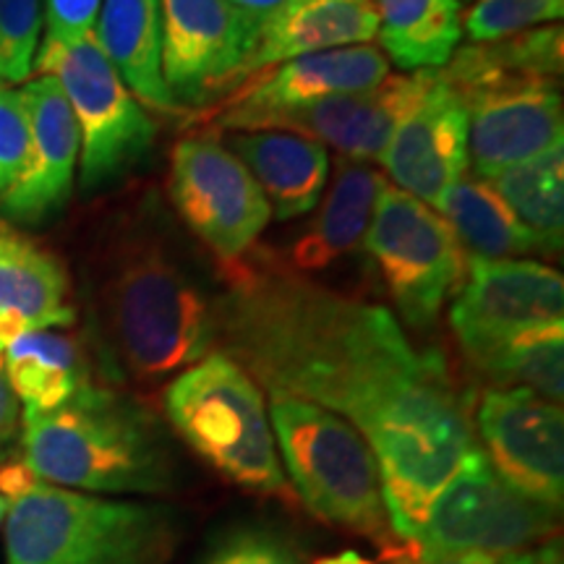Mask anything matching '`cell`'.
Segmentation results:
<instances>
[{"instance_id":"38","label":"cell","mask_w":564,"mask_h":564,"mask_svg":"<svg viewBox=\"0 0 564 564\" xmlns=\"http://www.w3.org/2000/svg\"><path fill=\"white\" fill-rule=\"evenodd\" d=\"M314 564H377V562L366 560V556L358 552H340L333 556H322V560H316Z\"/></svg>"},{"instance_id":"1","label":"cell","mask_w":564,"mask_h":564,"mask_svg":"<svg viewBox=\"0 0 564 564\" xmlns=\"http://www.w3.org/2000/svg\"><path fill=\"white\" fill-rule=\"evenodd\" d=\"M217 350L270 394L340 415L379 463L398 539L419 535L429 505L474 447L468 398L440 350H419L398 316L262 253L225 267Z\"/></svg>"},{"instance_id":"40","label":"cell","mask_w":564,"mask_h":564,"mask_svg":"<svg viewBox=\"0 0 564 564\" xmlns=\"http://www.w3.org/2000/svg\"><path fill=\"white\" fill-rule=\"evenodd\" d=\"M460 3H463V0H460ZM468 3H470V0H468Z\"/></svg>"},{"instance_id":"21","label":"cell","mask_w":564,"mask_h":564,"mask_svg":"<svg viewBox=\"0 0 564 564\" xmlns=\"http://www.w3.org/2000/svg\"><path fill=\"white\" fill-rule=\"evenodd\" d=\"M225 147L249 167L278 220H293L319 204L329 154L319 141L288 131H230Z\"/></svg>"},{"instance_id":"39","label":"cell","mask_w":564,"mask_h":564,"mask_svg":"<svg viewBox=\"0 0 564 564\" xmlns=\"http://www.w3.org/2000/svg\"><path fill=\"white\" fill-rule=\"evenodd\" d=\"M3 518H6V499L0 497V523H3Z\"/></svg>"},{"instance_id":"2","label":"cell","mask_w":564,"mask_h":564,"mask_svg":"<svg viewBox=\"0 0 564 564\" xmlns=\"http://www.w3.org/2000/svg\"><path fill=\"white\" fill-rule=\"evenodd\" d=\"M21 463L42 481L97 497H158L178 486L173 444L131 394L87 384L58 411L21 413Z\"/></svg>"},{"instance_id":"14","label":"cell","mask_w":564,"mask_h":564,"mask_svg":"<svg viewBox=\"0 0 564 564\" xmlns=\"http://www.w3.org/2000/svg\"><path fill=\"white\" fill-rule=\"evenodd\" d=\"M476 429L491 468L535 502L560 510L564 497L562 408L528 390H486Z\"/></svg>"},{"instance_id":"16","label":"cell","mask_w":564,"mask_h":564,"mask_svg":"<svg viewBox=\"0 0 564 564\" xmlns=\"http://www.w3.org/2000/svg\"><path fill=\"white\" fill-rule=\"evenodd\" d=\"M434 70H413L408 76H387L373 89L335 95L299 108L272 110L253 118L241 131H288L335 147L340 158L379 160L394 129L434 84Z\"/></svg>"},{"instance_id":"27","label":"cell","mask_w":564,"mask_h":564,"mask_svg":"<svg viewBox=\"0 0 564 564\" xmlns=\"http://www.w3.org/2000/svg\"><path fill=\"white\" fill-rule=\"evenodd\" d=\"M502 196L520 225L539 238L544 253L562 249L564 236V158L562 150L546 152L507 167L486 181Z\"/></svg>"},{"instance_id":"37","label":"cell","mask_w":564,"mask_h":564,"mask_svg":"<svg viewBox=\"0 0 564 564\" xmlns=\"http://www.w3.org/2000/svg\"><path fill=\"white\" fill-rule=\"evenodd\" d=\"M228 3L236 6L238 11H243L246 17H251L257 24H262V21L270 17V13L278 11L285 0H228Z\"/></svg>"},{"instance_id":"11","label":"cell","mask_w":564,"mask_h":564,"mask_svg":"<svg viewBox=\"0 0 564 564\" xmlns=\"http://www.w3.org/2000/svg\"><path fill=\"white\" fill-rule=\"evenodd\" d=\"M167 194L181 220L223 267L249 257L272 217L249 167L212 133H196L173 147Z\"/></svg>"},{"instance_id":"32","label":"cell","mask_w":564,"mask_h":564,"mask_svg":"<svg viewBox=\"0 0 564 564\" xmlns=\"http://www.w3.org/2000/svg\"><path fill=\"white\" fill-rule=\"evenodd\" d=\"M30 112L21 89L0 87V199L19 181L30 154Z\"/></svg>"},{"instance_id":"25","label":"cell","mask_w":564,"mask_h":564,"mask_svg":"<svg viewBox=\"0 0 564 564\" xmlns=\"http://www.w3.org/2000/svg\"><path fill=\"white\" fill-rule=\"evenodd\" d=\"M377 40L403 70L442 68L463 40L460 0H373Z\"/></svg>"},{"instance_id":"26","label":"cell","mask_w":564,"mask_h":564,"mask_svg":"<svg viewBox=\"0 0 564 564\" xmlns=\"http://www.w3.org/2000/svg\"><path fill=\"white\" fill-rule=\"evenodd\" d=\"M434 212L447 220L465 257L470 259H520L525 253H544L533 232L520 225L486 181L460 178L442 196Z\"/></svg>"},{"instance_id":"6","label":"cell","mask_w":564,"mask_h":564,"mask_svg":"<svg viewBox=\"0 0 564 564\" xmlns=\"http://www.w3.org/2000/svg\"><path fill=\"white\" fill-rule=\"evenodd\" d=\"M270 423L288 481L316 518L379 546L394 539L379 463L348 421L306 400L270 394Z\"/></svg>"},{"instance_id":"17","label":"cell","mask_w":564,"mask_h":564,"mask_svg":"<svg viewBox=\"0 0 564 564\" xmlns=\"http://www.w3.org/2000/svg\"><path fill=\"white\" fill-rule=\"evenodd\" d=\"M30 112V154L19 181L0 199L13 223L42 225L61 215L79 167L82 137L74 110L53 76H37L21 87Z\"/></svg>"},{"instance_id":"12","label":"cell","mask_w":564,"mask_h":564,"mask_svg":"<svg viewBox=\"0 0 564 564\" xmlns=\"http://www.w3.org/2000/svg\"><path fill=\"white\" fill-rule=\"evenodd\" d=\"M449 324L470 364L533 329L564 324V280L533 259H468Z\"/></svg>"},{"instance_id":"13","label":"cell","mask_w":564,"mask_h":564,"mask_svg":"<svg viewBox=\"0 0 564 564\" xmlns=\"http://www.w3.org/2000/svg\"><path fill=\"white\" fill-rule=\"evenodd\" d=\"M162 82L178 108L215 105L241 82L259 24L228 0H160Z\"/></svg>"},{"instance_id":"10","label":"cell","mask_w":564,"mask_h":564,"mask_svg":"<svg viewBox=\"0 0 564 564\" xmlns=\"http://www.w3.org/2000/svg\"><path fill=\"white\" fill-rule=\"evenodd\" d=\"M556 514L554 507L512 489L491 468L484 447L474 444L429 505L413 541L442 552H481L505 560L549 539Z\"/></svg>"},{"instance_id":"34","label":"cell","mask_w":564,"mask_h":564,"mask_svg":"<svg viewBox=\"0 0 564 564\" xmlns=\"http://www.w3.org/2000/svg\"><path fill=\"white\" fill-rule=\"evenodd\" d=\"M382 560L384 564H499V560L481 552H442L398 535L382 544Z\"/></svg>"},{"instance_id":"3","label":"cell","mask_w":564,"mask_h":564,"mask_svg":"<svg viewBox=\"0 0 564 564\" xmlns=\"http://www.w3.org/2000/svg\"><path fill=\"white\" fill-rule=\"evenodd\" d=\"M6 564H171L178 514L42 481L24 463L0 465Z\"/></svg>"},{"instance_id":"35","label":"cell","mask_w":564,"mask_h":564,"mask_svg":"<svg viewBox=\"0 0 564 564\" xmlns=\"http://www.w3.org/2000/svg\"><path fill=\"white\" fill-rule=\"evenodd\" d=\"M21 436V405L0 366V460L11 453Z\"/></svg>"},{"instance_id":"9","label":"cell","mask_w":564,"mask_h":564,"mask_svg":"<svg viewBox=\"0 0 564 564\" xmlns=\"http://www.w3.org/2000/svg\"><path fill=\"white\" fill-rule=\"evenodd\" d=\"M364 246L411 327H432L444 303L463 288L468 257L453 228L440 212L400 188L384 186L379 194Z\"/></svg>"},{"instance_id":"28","label":"cell","mask_w":564,"mask_h":564,"mask_svg":"<svg viewBox=\"0 0 564 564\" xmlns=\"http://www.w3.org/2000/svg\"><path fill=\"white\" fill-rule=\"evenodd\" d=\"M474 369L497 390H528L560 405L564 394V324L512 337Z\"/></svg>"},{"instance_id":"36","label":"cell","mask_w":564,"mask_h":564,"mask_svg":"<svg viewBox=\"0 0 564 564\" xmlns=\"http://www.w3.org/2000/svg\"><path fill=\"white\" fill-rule=\"evenodd\" d=\"M499 564H562V546L549 541V544L539 549H528V552L505 556Z\"/></svg>"},{"instance_id":"15","label":"cell","mask_w":564,"mask_h":564,"mask_svg":"<svg viewBox=\"0 0 564 564\" xmlns=\"http://www.w3.org/2000/svg\"><path fill=\"white\" fill-rule=\"evenodd\" d=\"M390 76V63L377 45H352L278 63L259 70L194 118L192 126L217 131H241L253 118L272 110L299 108L335 95L373 89Z\"/></svg>"},{"instance_id":"22","label":"cell","mask_w":564,"mask_h":564,"mask_svg":"<svg viewBox=\"0 0 564 564\" xmlns=\"http://www.w3.org/2000/svg\"><path fill=\"white\" fill-rule=\"evenodd\" d=\"M384 186V173L377 167L345 158L337 160L333 188L324 199L319 217L306 230V236L293 243L288 267L299 274L322 272L345 253L358 249Z\"/></svg>"},{"instance_id":"30","label":"cell","mask_w":564,"mask_h":564,"mask_svg":"<svg viewBox=\"0 0 564 564\" xmlns=\"http://www.w3.org/2000/svg\"><path fill=\"white\" fill-rule=\"evenodd\" d=\"M42 0H0V87L26 84L42 37Z\"/></svg>"},{"instance_id":"19","label":"cell","mask_w":564,"mask_h":564,"mask_svg":"<svg viewBox=\"0 0 564 564\" xmlns=\"http://www.w3.org/2000/svg\"><path fill=\"white\" fill-rule=\"evenodd\" d=\"M377 32L379 11L373 0H285L259 24L241 82L301 55L371 45Z\"/></svg>"},{"instance_id":"5","label":"cell","mask_w":564,"mask_h":564,"mask_svg":"<svg viewBox=\"0 0 564 564\" xmlns=\"http://www.w3.org/2000/svg\"><path fill=\"white\" fill-rule=\"evenodd\" d=\"M165 415L228 484L253 494L288 491L262 387L228 352L212 350L181 371L165 392Z\"/></svg>"},{"instance_id":"23","label":"cell","mask_w":564,"mask_h":564,"mask_svg":"<svg viewBox=\"0 0 564 564\" xmlns=\"http://www.w3.org/2000/svg\"><path fill=\"white\" fill-rule=\"evenodd\" d=\"M91 34L141 105L178 116L181 108L162 82L160 0H102Z\"/></svg>"},{"instance_id":"8","label":"cell","mask_w":564,"mask_h":564,"mask_svg":"<svg viewBox=\"0 0 564 564\" xmlns=\"http://www.w3.org/2000/svg\"><path fill=\"white\" fill-rule=\"evenodd\" d=\"M32 74L53 76L79 123V186L84 194L121 183L152 154L158 126L126 87L95 34L79 42L45 37L34 55Z\"/></svg>"},{"instance_id":"18","label":"cell","mask_w":564,"mask_h":564,"mask_svg":"<svg viewBox=\"0 0 564 564\" xmlns=\"http://www.w3.org/2000/svg\"><path fill=\"white\" fill-rule=\"evenodd\" d=\"M394 188L436 207L468 171V110L434 70L432 89L394 129L382 158Z\"/></svg>"},{"instance_id":"24","label":"cell","mask_w":564,"mask_h":564,"mask_svg":"<svg viewBox=\"0 0 564 564\" xmlns=\"http://www.w3.org/2000/svg\"><path fill=\"white\" fill-rule=\"evenodd\" d=\"M0 366L24 415L58 411L91 384L82 345L55 329H32L13 337L0 350Z\"/></svg>"},{"instance_id":"4","label":"cell","mask_w":564,"mask_h":564,"mask_svg":"<svg viewBox=\"0 0 564 564\" xmlns=\"http://www.w3.org/2000/svg\"><path fill=\"white\" fill-rule=\"evenodd\" d=\"M100 316L112 356L137 382L186 371L217 348V301L154 238H129L112 251Z\"/></svg>"},{"instance_id":"7","label":"cell","mask_w":564,"mask_h":564,"mask_svg":"<svg viewBox=\"0 0 564 564\" xmlns=\"http://www.w3.org/2000/svg\"><path fill=\"white\" fill-rule=\"evenodd\" d=\"M436 70L468 110V165L478 181L564 147L560 84L520 70L499 42L457 47Z\"/></svg>"},{"instance_id":"29","label":"cell","mask_w":564,"mask_h":564,"mask_svg":"<svg viewBox=\"0 0 564 564\" xmlns=\"http://www.w3.org/2000/svg\"><path fill=\"white\" fill-rule=\"evenodd\" d=\"M562 13L564 0H474L463 17V32L474 42H497L554 24Z\"/></svg>"},{"instance_id":"31","label":"cell","mask_w":564,"mask_h":564,"mask_svg":"<svg viewBox=\"0 0 564 564\" xmlns=\"http://www.w3.org/2000/svg\"><path fill=\"white\" fill-rule=\"evenodd\" d=\"M196 564H306L291 539L267 525H230L209 541Z\"/></svg>"},{"instance_id":"20","label":"cell","mask_w":564,"mask_h":564,"mask_svg":"<svg viewBox=\"0 0 564 564\" xmlns=\"http://www.w3.org/2000/svg\"><path fill=\"white\" fill-rule=\"evenodd\" d=\"M76 319L66 267L53 251L0 225V350L32 329Z\"/></svg>"},{"instance_id":"33","label":"cell","mask_w":564,"mask_h":564,"mask_svg":"<svg viewBox=\"0 0 564 564\" xmlns=\"http://www.w3.org/2000/svg\"><path fill=\"white\" fill-rule=\"evenodd\" d=\"M102 0H42V13L47 21V34L55 42L70 45L95 32L97 13Z\"/></svg>"}]
</instances>
